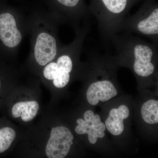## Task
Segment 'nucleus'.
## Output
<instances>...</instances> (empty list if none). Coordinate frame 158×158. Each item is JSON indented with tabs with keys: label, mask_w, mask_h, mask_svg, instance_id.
Returning a JSON list of instances; mask_svg holds the SVG:
<instances>
[{
	"label": "nucleus",
	"mask_w": 158,
	"mask_h": 158,
	"mask_svg": "<svg viewBox=\"0 0 158 158\" xmlns=\"http://www.w3.org/2000/svg\"><path fill=\"white\" fill-rule=\"evenodd\" d=\"M3 88V81L2 78L0 77V95L2 94V91Z\"/></svg>",
	"instance_id": "15"
},
{
	"label": "nucleus",
	"mask_w": 158,
	"mask_h": 158,
	"mask_svg": "<svg viewBox=\"0 0 158 158\" xmlns=\"http://www.w3.org/2000/svg\"><path fill=\"white\" fill-rule=\"evenodd\" d=\"M84 117L85 120L81 118L77 120L78 125L76 127V132L79 135L88 134L90 143L95 144L98 138H102L105 136L106 125L102 122L100 116L95 115L91 110L86 111Z\"/></svg>",
	"instance_id": "5"
},
{
	"label": "nucleus",
	"mask_w": 158,
	"mask_h": 158,
	"mask_svg": "<svg viewBox=\"0 0 158 158\" xmlns=\"http://www.w3.org/2000/svg\"><path fill=\"white\" fill-rule=\"evenodd\" d=\"M74 136L67 127L59 126L51 130L50 136L45 148L49 158H64L68 154L73 144Z\"/></svg>",
	"instance_id": "4"
},
{
	"label": "nucleus",
	"mask_w": 158,
	"mask_h": 158,
	"mask_svg": "<svg viewBox=\"0 0 158 158\" xmlns=\"http://www.w3.org/2000/svg\"><path fill=\"white\" fill-rule=\"evenodd\" d=\"M22 36L18 30L13 15L9 12L0 14V42L9 48L17 46Z\"/></svg>",
	"instance_id": "7"
},
{
	"label": "nucleus",
	"mask_w": 158,
	"mask_h": 158,
	"mask_svg": "<svg viewBox=\"0 0 158 158\" xmlns=\"http://www.w3.org/2000/svg\"><path fill=\"white\" fill-rule=\"evenodd\" d=\"M46 65L43 71L44 77L53 81L54 86L57 88L66 86L70 80V72L57 62H51Z\"/></svg>",
	"instance_id": "10"
},
{
	"label": "nucleus",
	"mask_w": 158,
	"mask_h": 158,
	"mask_svg": "<svg viewBox=\"0 0 158 158\" xmlns=\"http://www.w3.org/2000/svg\"><path fill=\"white\" fill-rule=\"evenodd\" d=\"M64 9L70 10L73 16L78 19H85L87 21L90 14L85 0H57Z\"/></svg>",
	"instance_id": "12"
},
{
	"label": "nucleus",
	"mask_w": 158,
	"mask_h": 158,
	"mask_svg": "<svg viewBox=\"0 0 158 158\" xmlns=\"http://www.w3.org/2000/svg\"><path fill=\"white\" fill-rule=\"evenodd\" d=\"M16 133L12 128L8 126L0 127V154L7 151L15 139Z\"/></svg>",
	"instance_id": "14"
},
{
	"label": "nucleus",
	"mask_w": 158,
	"mask_h": 158,
	"mask_svg": "<svg viewBox=\"0 0 158 158\" xmlns=\"http://www.w3.org/2000/svg\"><path fill=\"white\" fill-rule=\"evenodd\" d=\"M129 116V110L125 105H121L118 109H112L106 120V127L113 135H119L124 130L123 120Z\"/></svg>",
	"instance_id": "9"
},
{
	"label": "nucleus",
	"mask_w": 158,
	"mask_h": 158,
	"mask_svg": "<svg viewBox=\"0 0 158 158\" xmlns=\"http://www.w3.org/2000/svg\"><path fill=\"white\" fill-rule=\"evenodd\" d=\"M141 116L143 120L150 124L158 122V101L150 100L142 105Z\"/></svg>",
	"instance_id": "13"
},
{
	"label": "nucleus",
	"mask_w": 158,
	"mask_h": 158,
	"mask_svg": "<svg viewBox=\"0 0 158 158\" xmlns=\"http://www.w3.org/2000/svg\"><path fill=\"white\" fill-rule=\"evenodd\" d=\"M39 110V103L36 101L20 102L13 105L11 115L14 118L20 117L23 121L28 122L35 118Z\"/></svg>",
	"instance_id": "11"
},
{
	"label": "nucleus",
	"mask_w": 158,
	"mask_h": 158,
	"mask_svg": "<svg viewBox=\"0 0 158 158\" xmlns=\"http://www.w3.org/2000/svg\"><path fill=\"white\" fill-rule=\"evenodd\" d=\"M110 42L117 53V58L123 62H131L134 72L138 76L148 77L155 73L158 44L126 32L116 34Z\"/></svg>",
	"instance_id": "1"
},
{
	"label": "nucleus",
	"mask_w": 158,
	"mask_h": 158,
	"mask_svg": "<svg viewBox=\"0 0 158 158\" xmlns=\"http://www.w3.org/2000/svg\"><path fill=\"white\" fill-rule=\"evenodd\" d=\"M117 91L113 83L107 80L92 83L87 90V100L89 103L95 106L99 101L106 102L116 96Z\"/></svg>",
	"instance_id": "8"
},
{
	"label": "nucleus",
	"mask_w": 158,
	"mask_h": 158,
	"mask_svg": "<svg viewBox=\"0 0 158 158\" xmlns=\"http://www.w3.org/2000/svg\"><path fill=\"white\" fill-rule=\"evenodd\" d=\"M122 31L131 34L135 33L147 37L152 42L158 44L157 0H144L135 14L125 19L120 29V32Z\"/></svg>",
	"instance_id": "3"
},
{
	"label": "nucleus",
	"mask_w": 158,
	"mask_h": 158,
	"mask_svg": "<svg viewBox=\"0 0 158 158\" xmlns=\"http://www.w3.org/2000/svg\"><path fill=\"white\" fill-rule=\"evenodd\" d=\"M142 0H91L90 15L97 22L98 31L106 49L112 37L120 33L122 25L133 6Z\"/></svg>",
	"instance_id": "2"
},
{
	"label": "nucleus",
	"mask_w": 158,
	"mask_h": 158,
	"mask_svg": "<svg viewBox=\"0 0 158 158\" xmlns=\"http://www.w3.org/2000/svg\"><path fill=\"white\" fill-rule=\"evenodd\" d=\"M57 54V42L55 37L45 32L40 34L34 48V56L37 63L44 66L53 61Z\"/></svg>",
	"instance_id": "6"
}]
</instances>
